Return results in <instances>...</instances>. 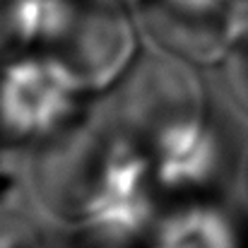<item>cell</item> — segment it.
<instances>
[{
    "instance_id": "5",
    "label": "cell",
    "mask_w": 248,
    "mask_h": 248,
    "mask_svg": "<svg viewBox=\"0 0 248 248\" xmlns=\"http://www.w3.org/2000/svg\"><path fill=\"white\" fill-rule=\"evenodd\" d=\"M78 15L80 7L75 0H7L5 29L7 36L19 44H63Z\"/></svg>"
},
{
    "instance_id": "6",
    "label": "cell",
    "mask_w": 248,
    "mask_h": 248,
    "mask_svg": "<svg viewBox=\"0 0 248 248\" xmlns=\"http://www.w3.org/2000/svg\"><path fill=\"white\" fill-rule=\"evenodd\" d=\"M155 248H236V234L222 212L193 205L169 215L159 224Z\"/></svg>"
},
{
    "instance_id": "8",
    "label": "cell",
    "mask_w": 248,
    "mask_h": 248,
    "mask_svg": "<svg viewBox=\"0 0 248 248\" xmlns=\"http://www.w3.org/2000/svg\"><path fill=\"white\" fill-rule=\"evenodd\" d=\"M236 44V53H234V78L239 84V94L248 101V29H236L234 41Z\"/></svg>"
},
{
    "instance_id": "1",
    "label": "cell",
    "mask_w": 248,
    "mask_h": 248,
    "mask_svg": "<svg viewBox=\"0 0 248 248\" xmlns=\"http://www.w3.org/2000/svg\"><path fill=\"white\" fill-rule=\"evenodd\" d=\"M84 87L58 56L17 58L0 70V128L17 140H41L63 128Z\"/></svg>"
},
{
    "instance_id": "9",
    "label": "cell",
    "mask_w": 248,
    "mask_h": 248,
    "mask_svg": "<svg viewBox=\"0 0 248 248\" xmlns=\"http://www.w3.org/2000/svg\"><path fill=\"white\" fill-rule=\"evenodd\" d=\"M96 2L108 5V7H121V5H130V2H135V0H96Z\"/></svg>"
},
{
    "instance_id": "3",
    "label": "cell",
    "mask_w": 248,
    "mask_h": 248,
    "mask_svg": "<svg viewBox=\"0 0 248 248\" xmlns=\"http://www.w3.org/2000/svg\"><path fill=\"white\" fill-rule=\"evenodd\" d=\"M65 56H58L87 89H104L130 63L135 53V34L116 7H99L78 15L68 39L61 44Z\"/></svg>"
},
{
    "instance_id": "7",
    "label": "cell",
    "mask_w": 248,
    "mask_h": 248,
    "mask_svg": "<svg viewBox=\"0 0 248 248\" xmlns=\"http://www.w3.org/2000/svg\"><path fill=\"white\" fill-rule=\"evenodd\" d=\"M234 0H162V15L188 24L193 19L207 22L217 15H229Z\"/></svg>"
},
{
    "instance_id": "2",
    "label": "cell",
    "mask_w": 248,
    "mask_h": 248,
    "mask_svg": "<svg viewBox=\"0 0 248 248\" xmlns=\"http://www.w3.org/2000/svg\"><path fill=\"white\" fill-rule=\"evenodd\" d=\"M155 183L150 157L128 142H116L80 198L78 210L87 229L108 241H128L145 232L152 219Z\"/></svg>"
},
{
    "instance_id": "4",
    "label": "cell",
    "mask_w": 248,
    "mask_h": 248,
    "mask_svg": "<svg viewBox=\"0 0 248 248\" xmlns=\"http://www.w3.org/2000/svg\"><path fill=\"white\" fill-rule=\"evenodd\" d=\"M155 178L169 190H198L217 178L224 162L219 135L202 113L171 121L155 130L150 157Z\"/></svg>"
}]
</instances>
